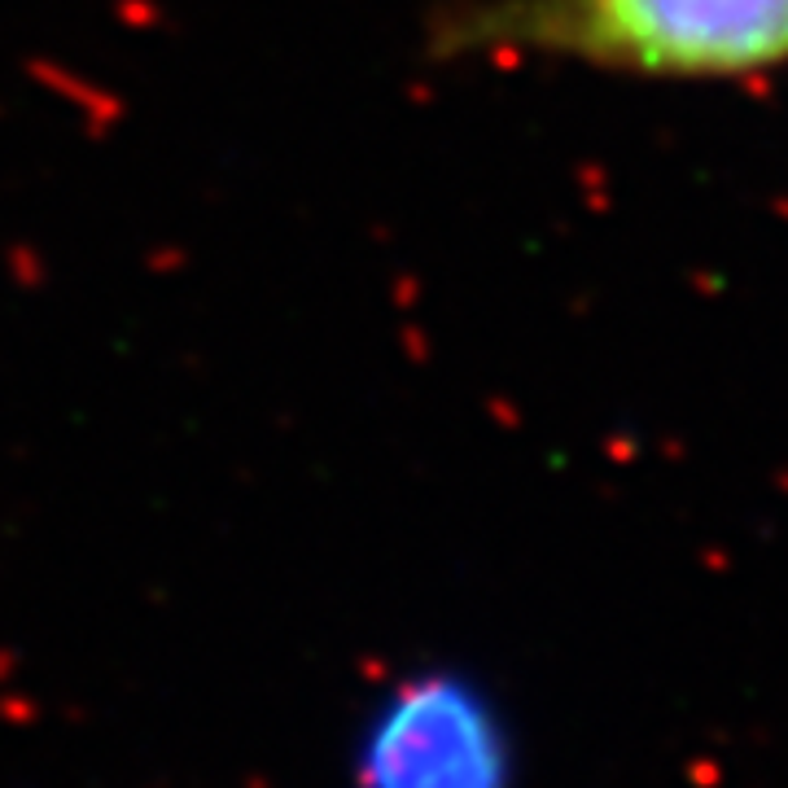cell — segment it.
I'll list each match as a JSON object with an SVG mask.
<instances>
[{"label": "cell", "mask_w": 788, "mask_h": 788, "mask_svg": "<svg viewBox=\"0 0 788 788\" xmlns=\"http://www.w3.org/2000/svg\"><path fill=\"white\" fill-rule=\"evenodd\" d=\"M368 788H500L504 754L491 714L460 683H417L377 723L364 754Z\"/></svg>", "instance_id": "2"}, {"label": "cell", "mask_w": 788, "mask_h": 788, "mask_svg": "<svg viewBox=\"0 0 788 788\" xmlns=\"http://www.w3.org/2000/svg\"><path fill=\"white\" fill-rule=\"evenodd\" d=\"M439 57L569 62L635 80H740L788 62V0H464Z\"/></svg>", "instance_id": "1"}]
</instances>
